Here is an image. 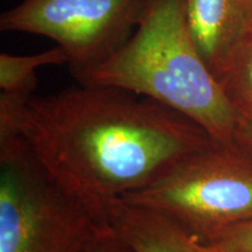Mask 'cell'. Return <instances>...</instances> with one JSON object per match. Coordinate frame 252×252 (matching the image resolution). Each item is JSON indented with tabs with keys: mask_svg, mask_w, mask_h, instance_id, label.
Masks as SVG:
<instances>
[{
	"mask_svg": "<svg viewBox=\"0 0 252 252\" xmlns=\"http://www.w3.org/2000/svg\"><path fill=\"white\" fill-rule=\"evenodd\" d=\"M68 63V56L60 46L35 55L17 56L0 54V89L1 94L28 98L36 87V70L43 65Z\"/></svg>",
	"mask_w": 252,
	"mask_h": 252,
	"instance_id": "obj_8",
	"label": "cell"
},
{
	"mask_svg": "<svg viewBox=\"0 0 252 252\" xmlns=\"http://www.w3.org/2000/svg\"><path fill=\"white\" fill-rule=\"evenodd\" d=\"M134 94L81 84L28 98L0 94V130L23 137L45 171L105 220L111 201L213 143L184 115Z\"/></svg>",
	"mask_w": 252,
	"mask_h": 252,
	"instance_id": "obj_1",
	"label": "cell"
},
{
	"mask_svg": "<svg viewBox=\"0 0 252 252\" xmlns=\"http://www.w3.org/2000/svg\"><path fill=\"white\" fill-rule=\"evenodd\" d=\"M251 153L239 144L213 141L121 198L166 214L204 241L219 230L252 220Z\"/></svg>",
	"mask_w": 252,
	"mask_h": 252,
	"instance_id": "obj_4",
	"label": "cell"
},
{
	"mask_svg": "<svg viewBox=\"0 0 252 252\" xmlns=\"http://www.w3.org/2000/svg\"><path fill=\"white\" fill-rule=\"evenodd\" d=\"M96 252H133L111 231L103 239Z\"/></svg>",
	"mask_w": 252,
	"mask_h": 252,
	"instance_id": "obj_12",
	"label": "cell"
},
{
	"mask_svg": "<svg viewBox=\"0 0 252 252\" xmlns=\"http://www.w3.org/2000/svg\"><path fill=\"white\" fill-rule=\"evenodd\" d=\"M249 5V18H250V33H252V0H248Z\"/></svg>",
	"mask_w": 252,
	"mask_h": 252,
	"instance_id": "obj_13",
	"label": "cell"
},
{
	"mask_svg": "<svg viewBox=\"0 0 252 252\" xmlns=\"http://www.w3.org/2000/svg\"><path fill=\"white\" fill-rule=\"evenodd\" d=\"M71 74L81 86L144 94L190 119L214 143L237 144L239 110L198 54L185 0H145L133 35L104 62Z\"/></svg>",
	"mask_w": 252,
	"mask_h": 252,
	"instance_id": "obj_2",
	"label": "cell"
},
{
	"mask_svg": "<svg viewBox=\"0 0 252 252\" xmlns=\"http://www.w3.org/2000/svg\"><path fill=\"white\" fill-rule=\"evenodd\" d=\"M105 220L133 252H220L166 214L123 198L109 203Z\"/></svg>",
	"mask_w": 252,
	"mask_h": 252,
	"instance_id": "obj_7",
	"label": "cell"
},
{
	"mask_svg": "<svg viewBox=\"0 0 252 252\" xmlns=\"http://www.w3.org/2000/svg\"><path fill=\"white\" fill-rule=\"evenodd\" d=\"M110 232L45 171L23 137L0 130V252H96Z\"/></svg>",
	"mask_w": 252,
	"mask_h": 252,
	"instance_id": "obj_3",
	"label": "cell"
},
{
	"mask_svg": "<svg viewBox=\"0 0 252 252\" xmlns=\"http://www.w3.org/2000/svg\"><path fill=\"white\" fill-rule=\"evenodd\" d=\"M220 83L235 104L252 99V33L239 47Z\"/></svg>",
	"mask_w": 252,
	"mask_h": 252,
	"instance_id": "obj_9",
	"label": "cell"
},
{
	"mask_svg": "<svg viewBox=\"0 0 252 252\" xmlns=\"http://www.w3.org/2000/svg\"><path fill=\"white\" fill-rule=\"evenodd\" d=\"M145 0H24L0 17L2 32L54 40L71 72L108 60L130 37Z\"/></svg>",
	"mask_w": 252,
	"mask_h": 252,
	"instance_id": "obj_5",
	"label": "cell"
},
{
	"mask_svg": "<svg viewBox=\"0 0 252 252\" xmlns=\"http://www.w3.org/2000/svg\"><path fill=\"white\" fill-rule=\"evenodd\" d=\"M203 242L220 252H252V220L219 230Z\"/></svg>",
	"mask_w": 252,
	"mask_h": 252,
	"instance_id": "obj_10",
	"label": "cell"
},
{
	"mask_svg": "<svg viewBox=\"0 0 252 252\" xmlns=\"http://www.w3.org/2000/svg\"><path fill=\"white\" fill-rule=\"evenodd\" d=\"M239 110L237 144L252 150V99L236 102Z\"/></svg>",
	"mask_w": 252,
	"mask_h": 252,
	"instance_id": "obj_11",
	"label": "cell"
},
{
	"mask_svg": "<svg viewBox=\"0 0 252 252\" xmlns=\"http://www.w3.org/2000/svg\"><path fill=\"white\" fill-rule=\"evenodd\" d=\"M185 17L198 54L220 82L250 33L248 0H185Z\"/></svg>",
	"mask_w": 252,
	"mask_h": 252,
	"instance_id": "obj_6",
	"label": "cell"
}]
</instances>
